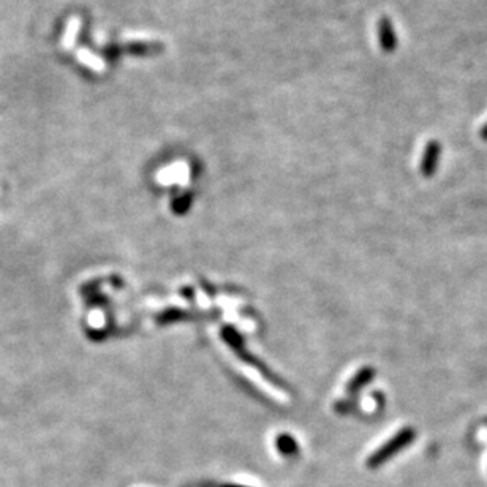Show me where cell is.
I'll return each instance as SVG.
<instances>
[{
	"instance_id": "cell-1",
	"label": "cell",
	"mask_w": 487,
	"mask_h": 487,
	"mask_svg": "<svg viewBox=\"0 0 487 487\" xmlns=\"http://www.w3.org/2000/svg\"><path fill=\"white\" fill-rule=\"evenodd\" d=\"M416 438V431L413 427H405L396 433L391 440L386 442L383 446H380L372 456L367 459L369 468H377L380 465L388 462L391 457H394L396 454H399L402 449L409 446Z\"/></svg>"
},
{
	"instance_id": "cell-2",
	"label": "cell",
	"mask_w": 487,
	"mask_h": 487,
	"mask_svg": "<svg viewBox=\"0 0 487 487\" xmlns=\"http://www.w3.org/2000/svg\"><path fill=\"white\" fill-rule=\"evenodd\" d=\"M442 157V146L438 141H429L424 153H422V160H421V174L424 177H432L435 174L438 163H440Z\"/></svg>"
},
{
	"instance_id": "cell-3",
	"label": "cell",
	"mask_w": 487,
	"mask_h": 487,
	"mask_svg": "<svg viewBox=\"0 0 487 487\" xmlns=\"http://www.w3.org/2000/svg\"><path fill=\"white\" fill-rule=\"evenodd\" d=\"M378 43L381 50L388 52V54L397 50V35L394 25L386 16L378 21Z\"/></svg>"
},
{
	"instance_id": "cell-4",
	"label": "cell",
	"mask_w": 487,
	"mask_h": 487,
	"mask_svg": "<svg viewBox=\"0 0 487 487\" xmlns=\"http://www.w3.org/2000/svg\"><path fill=\"white\" fill-rule=\"evenodd\" d=\"M375 377V370L372 367H364L359 370V372H356V375L348 381V385H347V391L350 394H354V393H358V391H361L365 385H369L370 381L374 380Z\"/></svg>"
},
{
	"instance_id": "cell-5",
	"label": "cell",
	"mask_w": 487,
	"mask_h": 487,
	"mask_svg": "<svg viewBox=\"0 0 487 487\" xmlns=\"http://www.w3.org/2000/svg\"><path fill=\"white\" fill-rule=\"evenodd\" d=\"M162 47L163 46L158 41H131L129 45V51L135 56H147L160 51Z\"/></svg>"
},
{
	"instance_id": "cell-6",
	"label": "cell",
	"mask_w": 487,
	"mask_h": 487,
	"mask_svg": "<svg viewBox=\"0 0 487 487\" xmlns=\"http://www.w3.org/2000/svg\"><path fill=\"white\" fill-rule=\"evenodd\" d=\"M277 449L279 453L285 454V456H293V454L298 453V442L294 440L293 437L288 435V433H282L277 438Z\"/></svg>"
},
{
	"instance_id": "cell-7",
	"label": "cell",
	"mask_w": 487,
	"mask_h": 487,
	"mask_svg": "<svg viewBox=\"0 0 487 487\" xmlns=\"http://www.w3.org/2000/svg\"><path fill=\"white\" fill-rule=\"evenodd\" d=\"M190 204H192V195L185 193L173 201V210L176 214H185L190 209Z\"/></svg>"
},
{
	"instance_id": "cell-8",
	"label": "cell",
	"mask_w": 487,
	"mask_h": 487,
	"mask_svg": "<svg viewBox=\"0 0 487 487\" xmlns=\"http://www.w3.org/2000/svg\"><path fill=\"white\" fill-rule=\"evenodd\" d=\"M479 136H481V140L487 141V124L483 127V129H481V131H479Z\"/></svg>"
},
{
	"instance_id": "cell-9",
	"label": "cell",
	"mask_w": 487,
	"mask_h": 487,
	"mask_svg": "<svg viewBox=\"0 0 487 487\" xmlns=\"http://www.w3.org/2000/svg\"><path fill=\"white\" fill-rule=\"evenodd\" d=\"M221 487H246V486H241V484H224Z\"/></svg>"
}]
</instances>
